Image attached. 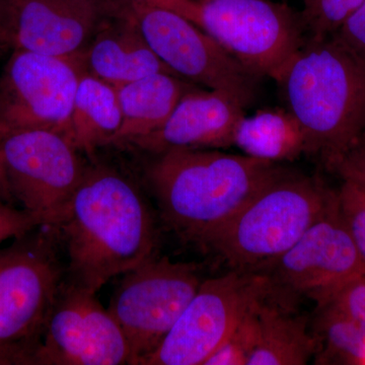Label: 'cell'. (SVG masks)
Returning <instances> with one entry per match:
<instances>
[{"label": "cell", "mask_w": 365, "mask_h": 365, "mask_svg": "<svg viewBox=\"0 0 365 365\" xmlns=\"http://www.w3.org/2000/svg\"><path fill=\"white\" fill-rule=\"evenodd\" d=\"M54 228L66 253L67 278L95 294L155 256V216L143 190L128 175L96 158Z\"/></svg>", "instance_id": "6da1fadb"}, {"label": "cell", "mask_w": 365, "mask_h": 365, "mask_svg": "<svg viewBox=\"0 0 365 365\" xmlns=\"http://www.w3.org/2000/svg\"><path fill=\"white\" fill-rule=\"evenodd\" d=\"M155 157L145 179L160 218L182 241L202 249L284 170L277 163L218 150H173Z\"/></svg>", "instance_id": "7a4b0ae2"}, {"label": "cell", "mask_w": 365, "mask_h": 365, "mask_svg": "<svg viewBox=\"0 0 365 365\" xmlns=\"http://www.w3.org/2000/svg\"><path fill=\"white\" fill-rule=\"evenodd\" d=\"M273 79L307 153L332 172L365 136V64L333 36L309 37Z\"/></svg>", "instance_id": "3957f363"}, {"label": "cell", "mask_w": 365, "mask_h": 365, "mask_svg": "<svg viewBox=\"0 0 365 365\" xmlns=\"http://www.w3.org/2000/svg\"><path fill=\"white\" fill-rule=\"evenodd\" d=\"M336 199L318 178L282 173L207 242L232 270L261 273L292 248Z\"/></svg>", "instance_id": "277c9868"}, {"label": "cell", "mask_w": 365, "mask_h": 365, "mask_svg": "<svg viewBox=\"0 0 365 365\" xmlns=\"http://www.w3.org/2000/svg\"><path fill=\"white\" fill-rule=\"evenodd\" d=\"M58 235L39 227L0 250V365H33L66 279Z\"/></svg>", "instance_id": "5b68a950"}, {"label": "cell", "mask_w": 365, "mask_h": 365, "mask_svg": "<svg viewBox=\"0 0 365 365\" xmlns=\"http://www.w3.org/2000/svg\"><path fill=\"white\" fill-rule=\"evenodd\" d=\"M148 4L195 24L259 78H275L306 41L300 14L271 0H153Z\"/></svg>", "instance_id": "8992f818"}, {"label": "cell", "mask_w": 365, "mask_h": 365, "mask_svg": "<svg viewBox=\"0 0 365 365\" xmlns=\"http://www.w3.org/2000/svg\"><path fill=\"white\" fill-rule=\"evenodd\" d=\"M81 155L71 138L58 132L0 130V172L7 199L41 225L56 227L88 167Z\"/></svg>", "instance_id": "52a82bcc"}, {"label": "cell", "mask_w": 365, "mask_h": 365, "mask_svg": "<svg viewBox=\"0 0 365 365\" xmlns=\"http://www.w3.org/2000/svg\"><path fill=\"white\" fill-rule=\"evenodd\" d=\"M202 281L193 264L157 256L123 274L108 309L126 337L131 364L157 349Z\"/></svg>", "instance_id": "ba28073f"}, {"label": "cell", "mask_w": 365, "mask_h": 365, "mask_svg": "<svg viewBox=\"0 0 365 365\" xmlns=\"http://www.w3.org/2000/svg\"><path fill=\"white\" fill-rule=\"evenodd\" d=\"M268 292L261 273L232 270L203 280L163 342L139 365H204L250 307Z\"/></svg>", "instance_id": "9c48e42d"}, {"label": "cell", "mask_w": 365, "mask_h": 365, "mask_svg": "<svg viewBox=\"0 0 365 365\" xmlns=\"http://www.w3.org/2000/svg\"><path fill=\"white\" fill-rule=\"evenodd\" d=\"M129 4L146 42L173 73L230 93L246 107L254 102L259 78L195 24L165 7Z\"/></svg>", "instance_id": "30bf717a"}, {"label": "cell", "mask_w": 365, "mask_h": 365, "mask_svg": "<svg viewBox=\"0 0 365 365\" xmlns=\"http://www.w3.org/2000/svg\"><path fill=\"white\" fill-rule=\"evenodd\" d=\"M364 273V263L338 209L337 191L325 215L261 272L267 278L270 297L283 304L294 299L321 304L346 282Z\"/></svg>", "instance_id": "8fae6325"}, {"label": "cell", "mask_w": 365, "mask_h": 365, "mask_svg": "<svg viewBox=\"0 0 365 365\" xmlns=\"http://www.w3.org/2000/svg\"><path fill=\"white\" fill-rule=\"evenodd\" d=\"M83 71L81 59L14 50L0 78V130L46 129L69 138Z\"/></svg>", "instance_id": "7c38bea8"}, {"label": "cell", "mask_w": 365, "mask_h": 365, "mask_svg": "<svg viewBox=\"0 0 365 365\" xmlns=\"http://www.w3.org/2000/svg\"><path fill=\"white\" fill-rule=\"evenodd\" d=\"M96 295L66 276L46 322L33 365L131 364L123 331Z\"/></svg>", "instance_id": "4fadbf2b"}, {"label": "cell", "mask_w": 365, "mask_h": 365, "mask_svg": "<svg viewBox=\"0 0 365 365\" xmlns=\"http://www.w3.org/2000/svg\"><path fill=\"white\" fill-rule=\"evenodd\" d=\"M125 0H4L11 50L81 59Z\"/></svg>", "instance_id": "5bb4252c"}, {"label": "cell", "mask_w": 365, "mask_h": 365, "mask_svg": "<svg viewBox=\"0 0 365 365\" xmlns=\"http://www.w3.org/2000/svg\"><path fill=\"white\" fill-rule=\"evenodd\" d=\"M246 106L222 91L199 90L184 93L174 111L158 130L128 148L160 155L173 150H220L234 145L235 129Z\"/></svg>", "instance_id": "9a60e30c"}, {"label": "cell", "mask_w": 365, "mask_h": 365, "mask_svg": "<svg viewBox=\"0 0 365 365\" xmlns=\"http://www.w3.org/2000/svg\"><path fill=\"white\" fill-rule=\"evenodd\" d=\"M81 63L86 72L114 86L160 72L173 73L146 42L128 2L103 24Z\"/></svg>", "instance_id": "2e32d148"}, {"label": "cell", "mask_w": 365, "mask_h": 365, "mask_svg": "<svg viewBox=\"0 0 365 365\" xmlns=\"http://www.w3.org/2000/svg\"><path fill=\"white\" fill-rule=\"evenodd\" d=\"M195 88L173 73L160 72L116 86L121 128L112 146L129 145L162 127L185 93Z\"/></svg>", "instance_id": "e0dca14e"}, {"label": "cell", "mask_w": 365, "mask_h": 365, "mask_svg": "<svg viewBox=\"0 0 365 365\" xmlns=\"http://www.w3.org/2000/svg\"><path fill=\"white\" fill-rule=\"evenodd\" d=\"M121 124L122 112L116 86L83 69L69 122V138L72 143L91 160L100 148L113 145Z\"/></svg>", "instance_id": "ac0fdd59"}, {"label": "cell", "mask_w": 365, "mask_h": 365, "mask_svg": "<svg viewBox=\"0 0 365 365\" xmlns=\"http://www.w3.org/2000/svg\"><path fill=\"white\" fill-rule=\"evenodd\" d=\"M258 339L247 365H304L314 356L317 345L307 329V319L295 316L270 297H261L257 306Z\"/></svg>", "instance_id": "d6986e66"}, {"label": "cell", "mask_w": 365, "mask_h": 365, "mask_svg": "<svg viewBox=\"0 0 365 365\" xmlns=\"http://www.w3.org/2000/svg\"><path fill=\"white\" fill-rule=\"evenodd\" d=\"M234 145L245 155L273 163L307 153L304 129L287 108H266L245 115L235 129Z\"/></svg>", "instance_id": "ffe728a7"}, {"label": "cell", "mask_w": 365, "mask_h": 365, "mask_svg": "<svg viewBox=\"0 0 365 365\" xmlns=\"http://www.w3.org/2000/svg\"><path fill=\"white\" fill-rule=\"evenodd\" d=\"M313 335L316 364L365 365V328L341 314L318 307Z\"/></svg>", "instance_id": "44dd1931"}, {"label": "cell", "mask_w": 365, "mask_h": 365, "mask_svg": "<svg viewBox=\"0 0 365 365\" xmlns=\"http://www.w3.org/2000/svg\"><path fill=\"white\" fill-rule=\"evenodd\" d=\"M266 295V294H265ZM264 297V295H263ZM260 297V299H261ZM258 299L204 365H247L258 339Z\"/></svg>", "instance_id": "7402d4cb"}, {"label": "cell", "mask_w": 365, "mask_h": 365, "mask_svg": "<svg viewBox=\"0 0 365 365\" xmlns=\"http://www.w3.org/2000/svg\"><path fill=\"white\" fill-rule=\"evenodd\" d=\"M300 13L304 30L309 37L334 35L365 0H302Z\"/></svg>", "instance_id": "603a6c76"}, {"label": "cell", "mask_w": 365, "mask_h": 365, "mask_svg": "<svg viewBox=\"0 0 365 365\" xmlns=\"http://www.w3.org/2000/svg\"><path fill=\"white\" fill-rule=\"evenodd\" d=\"M342 181L337 190L338 209L365 265V191L355 182Z\"/></svg>", "instance_id": "cb8c5ba5"}, {"label": "cell", "mask_w": 365, "mask_h": 365, "mask_svg": "<svg viewBox=\"0 0 365 365\" xmlns=\"http://www.w3.org/2000/svg\"><path fill=\"white\" fill-rule=\"evenodd\" d=\"M318 307H325L365 328V273L346 282Z\"/></svg>", "instance_id": "d4e9b609"}, {"label": "cell", "mask_w": 365, "mask_h": 365, "mask_svg": "<svg viewBox=\"0 0 365 365\" xmlns=\"http://www.w3.org/2000/svg\"><path fill=\"white\" fill-rule=\"evenodd\" d=\"M39 227L40 222L25 209L0 201V242L18 239Z\"/></svg>", "instance_id": "484cf974"}, {"label": "cell", "mask_w": 365, "mask_h": 365, "mask_svg": "<svg viewBox=\"0 0 365 365\" xmlns=\"http://www.w3.org/2000/svg\"><path fill=\"white\" fill-rule=\"evenodd\" d=\"M332 36L365 64V1Z\"/></svg>", "instance_id": "4316f807"}, {"label": "cell", "mask_w": 365, "mask_h": 365, "mask_svg": "<svg viewBox=\"0 0 365 365\" xmlns=\"http://www.w3.org/2000/svg\"><path fill=\"white\" fill-rule=\"evenodd\" d=\"M341 179L359 185L365 191V146L359 144L336 163L332 170Z\"/></svg>", "instance_id": "83f0119b"}, {"label": "cell", "mask_w": 365, "mask_h": 365, "mask_svg": "<svg viewBox=\"0 0 365 365\" xmlns=\"http://www.w3.org/2000/svg\"><path fill=\"white\" fill-rule=\"evenodd\" d=\"M9 49H11V48H9V40H7L6 35L4 0H0V56Z\"/></svg>", "instance_id": "f1b7e54d"}, {"label": "cell", "mask_w": 365, "mask_h": 365, "mask_svg": "<svg viewBox=\"0 0 365 365\" xmlns=\"http://www.w3.org/2000/svg\"><path fill=\"white\" fill-rule=\"evenodd\" d=\"M0 201H9L6 189H4V181H2L1 172H0Z\"/></svg>", "instance_id": "f546056e"}, {"label": "cell", "mask_w": 365, "mask_h": 365, "mask_svg": "<svg viewBox=\"0 0 365 365\" xmlns=\"http://www.w3.org/2000/svg\"><path fill=\"white\" fill-rule=\"evenodd\" d=\"M128 4H150L153 0H125Z\"/></svg>", "instance_id": "4dcf8cb0"}, {"label": "cell", "mask_w": 365, "mask_h": 365, "mask_svg": "<svg viewBox=\"0 0 365 365\" xmlns=\"http://www.w3.org/2000/svg\"><path fill=\"white\" fill-rule=\"evenodd\" d=\"M360 144H362V145L365 146V136L364 137V139H362L361 143Z\"/></svg>", "instance_id": "1f68e13d"}]
</instances>
